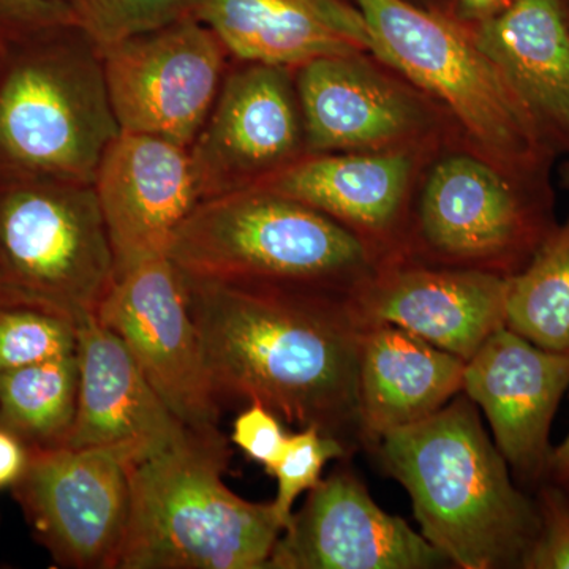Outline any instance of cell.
Wrapping results in <instances>:
<instances>
[{
  "instance_id": "1",
  "label": "cell",
  "mask_w": 569,
  "mask_h": 569,
  "mask_svg": "<svg viewBox=\"0 0 569 569\" xmlns=\"http://www.w3.org/2000/svg\"><path fill=\"white\" fill-rule=\"evenodd\" d=\"M186 282L220 406L261 403L288 425L318 427L351 455L365 448L359 351L366 325L350 298L187 276Z\"/></svg>"
},
{
  "instance_id": "2",
  "label": "cell",
  "mask_w": 569,
  "mask_h": 569,
  "mask_svg": "<svg viewBox=\"0 0 569 569\" xmlns=\"http://www.w3.org/2000/svg\"><path fill=\"white\" fill-rule=\"evenodd\" d=\"M372 451L410 496L422 537L452 567L522 569L541 526L537 500L515 485L463 392Z\"/></svg>"
},
{
  "instance_id": "3",
  "label": "cell",
  "mask_w": 569,
  "mask_h": 569,
  "mask_svg": "<svg viewBox=\"0 0 569 569\" xmlns=\"http://www.w3.org/2000/svg\"><path fill=\"white\" fill-rule=\"evenodd\" d=\"M219 429L129 467L130 518L116 569H263L283 527L274 505L236 496L222 479Z\"/></svg>"
},
{
  "instance_id": "4",
  "label": "cell",
  "mask_w": 569,
  "mask_h": 569,
  "mask_svg": "<svg viewBox=\"0 0 569 569\" xmlns=\"http://www.w3.org/2000/svg\"><path fill=\"white\" fill-rule=\"evenodd\" d=\"M192 279L306 288L351 298L381 266L332 217L260 189L194 206L167 250Z\"/></svg>"
},
{
  "instance_id": "5",
  "label": "cell",
  "mask_w": 569,
  "mask_h": 569,
  "mask_svg": "<svg viewBox=\"0 0 569 569\" xmlns=\"http://www.w3.org/2000/svg\"><path fill=\"white\" fill-rule=\"evenodd\" d=\"M121 133L102 52L77 26L13 44L0 63V171L93 183Z\"/></svg>"
},
{
  "instance_id": "6",
  "label": "cell",
  "mask_w": 569,
  "mask_h": 569,
  "mask_svg": "<svg viewBox=\"0 0 569 569\" xmlns=\"http://www.w3.org/2000/svg\"><path fill=\"white\" fill-rule=\"evenodd\" d=\"M380 61L447 104L490 163L537 187L553 141L473 39L406 0H355Z\"/></svg>"
},
{
  "instance_id": "7",
  "label": "cell",
  "mask_w": 569,
  "mask_h": 569,
  "mask_svg": "<svg viewBox=\"0 0 569 569\" xmlns=\"http://www.w3.org/2000/svg\"><path fill=\"white\" fill-rule=\"evenodd\" d=\"M116 279L92 183L0 171V302L81 323Z\"/></svg>"
},
{
  "instance_id": "8",
  "label": "cell",
  "mask_w": 569,
  "mask_h": 569,
  "mask_svg": "<svg viewBox=\"0 0 569 569\" xmlns=\"http://www.w3.org/2000/svg\"><path fill=\"white\" fill-rule=\"evenodd\" d=\"M537 190L489 160L448 157L422 189L417 247L438 266L518 274L557 227Z\"/></svg>"
},
{
  "instance_id": "9",
  "label": "cell",
  "mask_w": 569,
  "mask_h": 569,
  "mask_svg": "<svg viewBox=\"0 0 569 569\" xmlns=\"http://www.w3.org/2000/svg\"><path fill=\"white\" fill-rule=\"evenodd\" d=\"M102 52L112 110L122 132L189 149L211 112L230 52L192 14Z\"/></svg>"
},
{
  "instance_id": "10",
  "label": "cell",
  "mask_w": 569,
  "mask_h": 569,
  "mask_svg": "<svg viewBox=\"0 0 569 569\" xmlns=\"http://www.w3.org/2000/svg\"><path fill=\"white\" fill-rule=\"evenodd\" d=\"M97 318L126 343L183 425L197 432L219 429L222 406L206 366L186 276L168 254L118 272Z\"/></svg>"
},
{
  "instance_id": "11",
  "label": "cell",
  "mask_w": 569,
  "mask_h": 569,
  "mask_svg": "<svg viewBox=\"0 0 569 569\" xmlns=\"http://www.w3.org/2000/svg\"><path fill=\"white\" fill-rule=\"evenodd\" d=\"M13 492L37 539L61 567H118L132 500L122 460L99 449H31Z\"/></svg>"
},
{
  "instance_id": "12",
  "label": "cell",
  "mask_w": 569,
  "mask_h": 569,
  "mask_svg": "<svg viewBox=\"0 0 569 569\" xmlns=\"http://www.w3.org/2000/svg\"><path fill=\"white\" fill-rule=\"evenodd\" d=\"M291 70L244 62L227 71L189 148L200 203L252 189L307 156Z\"/></svg>"
},
{
  "instance_id": "13",
  "label": "cell",
  "mask_w": 569,
  "mask_h": 569,
  "mask_svg": "<svg viewBox=\"0 0 569 569\" xmlns=\"http://www.w3.org/2000/svg\"><path fill=\"white\" fill-rule=\"evenodd\" d=\"M452 567L422 533L388 515L350 467L321 478L293 512L266 569H436Z\"/></svg>"
},
{
  "instance_id": "14",
  "label": "cell",
  "mask_w": 569,
  "mask_h": 569,
  "mask_svg": "<svg viewBox=\"0 0 569 569\" xmlns=\"http://www.w3.org/2000/svg\"><path fill=\"white\" fill-rule=\"evenodd\" d=\"M569 389V353L498 329L466 362L462 392L481 408L493 443L527 492L548 481L550 427Z\"/></svg>"
},
{
  "instance_id": "15",
  "label": "cell",
  "mask_w": 569,
  "mask_h": 569,
  "mask_svg": "<svg viewBox=\"0 0 569 569\" xmlns=\"http://www.w3.org/2000/svg\"><path fill=\"white\" fill-rule=\"evenodd\" d=\"M509 277L479 269L385 263L353 296L362 323L395 325L468 361L507 326Z\"/></svg>"
},
{
  "instance_id": "16",
  "label": "cell",
  "mask_w": 569,
  "mask_h": 569,
  "mask_svg": "<svg viewBox=\"0 0 569 569\" xmlns=\"http://www.w3.org/2000/svg\"><path fill=\"white\" fill-rule=\"evenodd\" d=\"M78 362L77 417L66 447L107 451L133 467L189 433L126 343L97 316L78 323Z\"/></svg>"
},
{
  "instance_id": "17",
  "label": "cell",
  "mask_w": 569,
  "mask_h": 569,
  "mask_svg": "<svg viewBox=\"0 0 569 569\" xmlns=\"http://www.w3.org/2000/svg\"><path fill=\"white\" fill-rule=\"evenodd\" d=\"M92 186L116 274L167 254L174 231L200 203L189 149L151 134L121 130L104 151Z\"/></svg>"
},
{
  "instance_id": "18",
  "label": "cell",
  "mask_w": 569,
  "mask_h": 569,
  "mask_svg": "<svg viewBox=\"0 0 569 569\" xmlns=\"http://www.w3.org/2000/svg\"><path fill=\"white\" fill-rule=\"evenodd\" d=\"M411 173L413 157L406 149L313 153L252 189L290 198L332 217L361 236L385 264L400 260V224Z\"/></svg>"
},
{
  "instance_id": "19",
  "label": "cell",
  "mask_w": 569,
  "mask_h": 569,
  "mask_svg": "<svg viewBox=\"0 0 569 569\" xmlns=\"http://www.w3.org/2000/svg\"><path fill=\"white\" fill-rule=\"evenodd\" d=\"M190 14L241 62L298 69L372 51L365 17L343 0H192Z\"/></svg>"
},
{
  "instance_id": "20",
  "label": "cell",
  "mask_w": 569,
  "mask_h": 569,
  "mask_svg": "<svg viewBox=\"0 0 569 569\" xmlns=\"http://www.w3.org/2000/svg\"><path fill=\"white\" fill-rule=\"evenodd\" d=\"M307 156L395 149L422 126L417 103L359 56H332L298 67Z\"/></svg>"
},
{
  "instance_id": "21",
  "label": "cell",
  "mask_w": 569,
  "mask_h": 569,
  "mask_svg": "<svg viewBox=\"0 0 569 569\" xmlns=\"http://www.w3.org/2000/svg\"><path fill=\"white\" fill-rule=\"evenodd\" d=\"M466 361L395 325H366L359 351L362 447L432 417L462 392Z\"/></svg>"
},
{
  "instance_id": "22",
  "label": "cell",
  "mask_w": 569,
  "mask_h": 569,
  "mask_svg": "<svg viewBox=\"0 0 569 569\" xmlns=\"http://www.w3.org/2000/svg\"><path fill=\"white\" fill-rule=\"evenodd\" d=\"M473 41L569 149V18L561 0H515L479 22Z\"/></svg>"
},
{
  "instance_id": "23",
  "label": "cell",
  "mask_w": 569,
  "mask_h": 569,
  "mask_svg": "<svg viewBox=\"0 0 569 569\" xmlns=\"http://www.w3.org/2000/svg\"><path fill=\"white\" fill-rule=\"evenodd\" d=\"M78 351L0 373V426L31 449L66 447L77 417Z\"/></svg>"
},
{
  "instance_id": "24",
  "label": "cell",
  "mask_w": 569,
  "mask_h": 569,
  "mask_svg": "<svg viewBox=\"0 0 569 569\" xmlns=\"http://www.w3.org/2000/svg\"><path fill=\"white\" fill-rule=\"evenodd\" d=\"M507 328L535 346L569 353V219L509 277Z\"/></svg>"
},
{
  "instance_id": "25",
  "label": "cell",
  "mask_w": 569,
  "mask_h": 569,
  "mask_svg": "<svg viewBox=\"0 0 569 569\" xmlns=\"http://www.w3.org/2000/svg\"><path fill=\"white\" fill-rule=\"evenodd\" d=\"M78 351L70 318L24 305L0 302V373Z\"/></svg>"
},
{
  "instance_id": "26",
  "label": "cell",
  "mask_w": 569,
  "mask_h": 569,
  "mask_svg": "<svg viewBox=\"0 0 569 569\" xmlns=\"http://www.w3.org/2000/svg\"><path fill=\"white\" fill-rule=\"evenodd\" d=\"M99 48L163 28L190 14L192 0H62Z\"/></svg>"
},
{
  "instance_id": "27",
  "label": "cell",
  "mask_w": 569,
  "mask_h": 569,
  "mask_svg": "<svg viewBox=\"0 0 569 569\" xmlns=\"http://www.w3.org/2000/svg\"><path fill=\"white\" fill-rule=\"evenodd\" d=\"M350 449L318 427H305L290 433L284 441L282 456L272 468L277 478V497L272 501L283 530L293 518V507L299 496L309 492L321 481V473L329 460L350 458Z\"/></svg>"
},
{
  "instance_id": "28",
  "label": "cell",
  "mask_w": 569,
  "mask_h": 569,
  "mask_svg": "<svg viewBox=\"0 0 569 569\" xmlns=\"http://www.w3.org/2000/svg\"><path fill=\"white\" fill-rule=\"evenodd\" d=\"M533 493L541 526L522 569H569V493L549 479Z\"/></svg>"
},
{
  "instance_id": "29",
  "label": "cell",
  "mask_w": 569,
  "mask_h": 569,
  "mask_svg": "<svg viewBox=\"0 0 569 569\" xmlns=\"http://www.w3.org/2000/svg\"><path fill=\"white\" fill-rule=\"evenodd\" d=\"M67 26H77V21L62 0H0L2 51L40 33Z\"/></svg>"
},
{
  "instance_id": "30",
  "label": "cell",
  "mask_w": 569,
  "mask_h": 569,
  "mask_svg": "<svg viewBox=\"0 0 569 569\" xmlns=\"http://www.w3.org/2000/svg\"><path fill=\"white\" fill-rule=\"evenodd\" d=\"M287 437L288 433H284L274 411L261 403H250L234 419L230 438L247 458L260 463L268 473H271L277 460L282 456Z\"/></svg>"
},
{
  "instance_id": "31",
  "label": "cell",
  "mask_w": 569,
  "mask_h": 569,
  "mask_svg": "<svg viewBox=\"0 0 569 569\" xmlns=\"http://www.w3.org/2000/svg\"><path fill=\"white\" fill-rule=\"evenodd\" d=\"M31 459V448L20 437L0 426V490L13 489L20 482Z\"/></svg>"
},
{
  "instance_id": "32",
  "label": "cell",
  "mask_w": 569,
  "mask_h": 569,
  "mask_svg": "<svg viewBox=\"0 0 569 569\" xmlns=\"http://www.w3.org/2000/svg\"><path fill=\"white\" fill-rule=\"evenodd\" d=\"M515 0H459L460 17L468 21H485L511 6Z\"/></svg>"
},
{
  "instance_id": "33",
  "label": "cell",
  "mask_w": 569,
  "mask_h": 569,
  "mask_svg": "<svg viewBox=\"0 0 569 569\" xmlns=\"http://www.w3.org/2000/svg\"><path fill=\"white\" fill-rule=\"evenodd\" d=\"M549 481L556 482L569 493V432L559 447L553 448Z\"/></svg>"
},
{
  "instance_id": "34",
  "label": "cell",
  "mask_w": 569,
  "mask_h": 569,
  "mask_svg": "<svg viewBox=\"0 0 569 569\" xmlns=\"http://www.w3.org/2000/svg\"><path fill=\"white\" fill-rule=\"evenodd\" d=\"M567 183H568V187H569V163L567 164Z\"/></svg>"
},
{
  "instance_id": "35",
  "label": "cell",
  "mask_w": 569,
  "mask_h": 569,
  "mask_svg": "<svg viewBox=\"0 0 569 569\" xmlns=\"http://www.w3.org/2000/svg\"><path fill=\"white\" fill-rule=\"evenodd\" d=\"M2 56H3V51L0 50V63H2Z\"/></svg>"
}]
</instances>
